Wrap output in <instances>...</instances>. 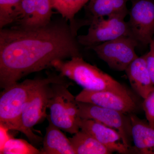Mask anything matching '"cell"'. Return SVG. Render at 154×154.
Wrapping results in <instances>:
<instances>
[{"mask_svg":"<svg viewBox=\"0 0 154 154\" xmlns=\"http://www.w3.org/2000/svg\"><path fill=\"white\" fill-rule=\"evenodd\" d=\"M66 19L39 26L19 25L0 30V87L5 89L56 60L81 56L74 27Z\"/></svg>","mask_w":154,"mask_h":154,"instance_id":"1","label":"cell"},{"mask_svg":"<svg viewBox=\"0 0 154 154\" xmlns=\"http://www.w3.org/2000/svg\"><path fill=\"white\" fill-rule=\"evenodd\" d=\"M61 75H49L44 79H26L4 89L0 96V125L19 131L24 106L40 86L49 83L67 82Z\"/></svg>","mask_w":154,"mask_h":154,"instance_id":"2","label":"cell"},{"mask_svg":"<svg viewBox=\"0 0 154 154\" xmlns=\"http://www.w3.org/2000/svg\"><path fill=\"white\" fill-rule=\"evenodd\" d=\"M52 67L62 76L72 80L84 89L130 94L121 83L95 66L86 62L81 56L72 57L69 60H56Z\"/></svg>","mask_w":154,"mask_h":154,"instance_id":"3","label":"cell"},{"mask_svg":"<svg viewBox=\"0 0 154 154\" xmlns=\"http://www.w3.org/2000/svg\"><path fill=\"white\" fill-rule=\"evenodd\" d=\"M69 82L52 83L48 108V122L60 129L72 134L80 131L78 103L75 97L69 91Z\"/></svg>","mask_w":154,"mask_h":154,"instance_id":"4","label":"cell"},{"mask_svg":"<svg viewBox=\"0 0 154 154\" xmlns=\"http://www.w3.org/2000/svg\"><path fill=\"white\" fill-rule=\"evenodd\" d=\"M128 15L121 14L91 18L88 33L78 36V42L80 45L91 48L119 37L131 36L128 22L125 20Z\"/></svg>","mask_w":154,"mask_h":154,"instance_id":"5","label":"cell"},{"mask_svg":"<svg viewBox=\"0 0 154 154\" xmlns=\"http://www.w3.org/2000/svg\"><path fill=\"white\" fill-rule=\"evenodd\" d=\"M138 43L131 36L119 37L92 47L97 56L112 69L125 71L138 57L135 51Z\"/></svg>","mask_w":154,"mask_h":154,"instance_id":"6","label":"cell"},{"mask_svg":"<svg viewBox=\"0 0 154 154\" xmlns=\"http://www.w3.org/2000/svg\"><path fill=\"white\" fill-rule=\"evenodd\" d=\"M51 84H45L37 88L22 111L19 131L24 134L32 143H38L42 140L41 137L33 132L32 128L47 117L46 111L48 109Z\"/></svg>","mask_w":154,"mask_h":154,"instance_id":"7","label":"cell"},{"mask_svg":"<svg viewBox=\"0 0 154 154\" xmlns=\"http://www.w3.org/2000/svg\"><path fill=\"white\" fill-rule=\"evenodd\" d=\"M80 118L92 119L117 131L121 135L125 144L132 150L131 125L129 116L119 111L91 104L78 102Z\"/></svg>","mask_w":154,"mask_h":154,"instance_id":"8","label":"cell"},{"mask_svg":"<svg viewBox=\"0 0 154 154\" xmlns=\"http://www.w3.org/2000/svg\"><path fill=\"white\" fill-rule=\"evenodd\" d=\"M128 15L131 36L138 43L149 45L154 38V0H131Z\"/></svg>","mask_w":154,"mask_h":154,"instance_id":"9","label":"cell"},{"mask_svg":"<svg viewBox=\"0 0 154 154\" xmlns=\"http://www.w3.org/2000/svg\"><path fill=\"white\" fill-rule=\"evenodd\" d=\"M75 99L78 102L91 103L126 114L133 113L137 108L136 102L130 94L107 90L95 91L84 89L75 96Z\"/></svg>","mask_w":154,"mask_h":154,"instance_id":"10","label":"cell"},{"mask_svg":"<svg viewBox=\"0 0 154 154\" xmlns=\"http://www.w3.org/2000/svg\"><path fill=\"white\" fill-rule=\"evenodd\" d=\"M78 124L80 129L91 135L112 153L128 154L132 152L116 130L92 119L80 118Z\"/></svg>","mask_w":154,"mask_h":154,"instance_id":"11","label":"cell"},{"mask_svg":"<svg viewBox=\"0 0 154 154\" xmlns=\"http://www.w3.org/2000/svg\"><path fill=\"white\" fill-rule=\"evenodd\" d=\"M125 72L131 88L139 96L145 99L154 89V85L147 66L145 54L133 61Z\"/></svg>","mask_w":154,"mask_h":154,"instance_id":"12","label":"cell"},{"mask_svg":"<svg viewBox=\"0 0 154 154\" xmlns=\"http://www.w3.org/2000/svg\"><path fill=\"white\" fill-rule=\"evenodd\" d=\"M133 151L141 154H154V127L133 113L129 114Z\"/></svg>","mask_w":154,"mask_h":154,"instance_id":"13","label":"cell"},{"mask_svg":"<svg viewBox=\"0 0 154 154\" xmlns=\"http://www.w3.org/2000/svg\"><path fill=\"white\" fill-rule=\"evenodd\" d=\"M43 140L42 154H75L70 141L61 130L48 122Z\"/></svg>","mask_w":154,"mask_h":154,"instance_id":"14","label":"cell"},{"mask_svg":"<svg viewBox=\"0 0 154 154\" xmlns=\"http://www.w3.org/2000/svg\"><path fill=\"white\" fill-rule=\"evenodd\" d=\"M129 0H90L86 9L91 18L108 17L116 14H128Z\"/></svg>","mask_w":154,"mask_h":154,"instance_id":"15","label":"cell"},{"mask_svg":"<svg viewBox=\"0 0 154 154\" xmlns=\"http://www.w3.org/2000/svg\"><path fill=\"white\" fill-rule=\"evenodd\" d=\"M69 139L75 154L113 153L91 135L82 130Z\"/></svg>","mask_w":154,"mask_h":154,"instance_id":"16","label":"cell"},{"mask_svg":"<svg viewBox=\"0 0 154 154\" xmlns=\"http://www.w3.org/2000/svg\"><path fill=\"white\" fill-rule=\"evenodd\" d=\"M90 0H51L53 9L61 14L62 17L66 19L74 27L76 14Z\"/></svg>","mask_w":154,"mask_h":154,"instance_id":"17","label":"cell"},{"mask_svg":"<svg viewBox=\"0 0 154 154\" xmlns=\"http://www.w3.org/2000/svg\"><path fill=\"white\" fill-rule=\"evenodd\" d=\"M22 0H0V28H5L20 17V5Z\"/></svg>","mask_w":154,"mask_h":154,"instance_id":"18","label":"cell"},{"mask_svg":"<svg viewBox=\"0 0 154 154\" xmlns=\"http://www.w3.org/2000/svg\"><path fill=\"white\" fill-rule=\"evenodd\" d=\"M52 9L51 0H35L34 15L28 24L24 25L39 26L48 24L51 21Z\"/></svg>","mask_w":154,"mask_h":154,"instance_id":"19","label":"cell"},{"mask_svg":"<svg viewBox=\"0 0 154 154\" xmlns=\"http://www.w3.org/2000/svg\"><path fill=\"white\" fill-rule=\"evenodd\" d=\"M0 154H40L41 152L27 141L11 137L6 143Z\"/></svg>","mask_w":154,"mask_h":154,"instance_id":"20","label":"cell"},{"mask_svg":"<svg viewBox=\"0 0 154 154\" xmlns=\"http://www.w3.org/2000/svg\"><path fill=\"white\" fill-rule=\"evenodd\" d=\"M19 25H26L34 15L35 10V0H22L20 5Z\"/></svg>","mask_w":154,"mask_h":154,"instance_id":"21","label":"cell"},{"mask_svg":"<svg viewBox=\"0 0 154 154\" xmlns=\"http://www.w3.org/2000/svg\"><path fill=\"white\" fill-rule=\"evenodd\" d=\"M142 105L148 122L154 127V89L144 99Z\"/></svg>","mask_w":154,"mask_h":154,"instance_id":"22","label":"cell"},{"mask_svg":"<svg viewBox=\"0 0 154 154\" xmlns=\"http://www.w3.org/2000/svg\"><path fill=\"white\" fill-rule=\"evenodd\" d=\"M149 45V50L145 55L147 66L154 85V38Z\"/></svg>","mask_w":154,"mask_h":154,"instance_id":"23","label":"cell"},{"mask_svg":"<svg viewBox=\"0 0 154 154\" xmlns=\"http://www.w3.org/2000/svg\"><path fill=\"white\" fill-rule=\"evenodd\" d=\"M10 130L0 125V152L2 151L6 143L11 138L9 134Z\"/></svg>","mask_w":154,"mask_h":154,"instance_id":"24","label":"cell"}]
</instances>
